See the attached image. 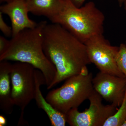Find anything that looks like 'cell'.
<instances>
[{"label": "cell", "instance_id": "cell-1", "mask_svg": "<svg viewBox=\"0 0 126 126\" xmlns=\"http://www.w3.org/2000/svg\"><path fill=\"white\" fill-rule=\"evenodd\" d=\"M43 35L44 52L56 71L54 79L47 89L79 74L83 68L91 63L85 44L61 25L47 23L43 30Z\"/></svg>", "mask_w": 126, "mask_h": 126}, {"label": "cell", "instance_id": "cell-2", "mask_svg": "<svg viewBox=\"0 0 126 126\" xmlns=\"http://www.w3.org/2000/svg\"><path fill=\"white\" fill-rule=\"evenodd\" d=\"M47 24L46 21H41L34 28L25 29L12 37L8 49L0 55V61H15L32 65L44 75L47 89L56 71L43 49V30Z\"/></svg>", "mask_w": 126, "mask_h": 126}, {"label": "cell", "instance_id": "cell-3", "mask_svg": "<svg viewBox=\"0 0 126 126\" xmlns=\"http://www.w3.org/2000/svg\"><path fill=\"white\" fill-rule=\"evenodd\" d=\"M50 20L61 25L84 43L93 36L103 34L105 16L93 1L78 7L70 0H65L62 10Z\"/></svg>", "mask_w": 126, "mask_h": 126}, {"label": "cell", "instance_id": "cell-4", "mask_svg": "<svg viewBox=\"0 0 126 126\" xmlns=\"http://www.w3.org/2000/svg\"><path fill=\"white\" fill-rule=\"evenodd\" d=\"M93 78L92 72L70 77L60 87L49 92L46 99L56 110L65 114L88 99L94 90Z\"/></svg>", "mask_w": 126, "mask_h": 126}, {"label": "cell", "instance_id": "cell-5", "mask_svg": "<svg viewBox=\"0 0 126 126\" xmlns=\"http://www.w3.org/2000/svg\"><path fill=\"white\" fill-rule=\"evenodd\" d=\"M35 69L26 63L16 62L12 64L10 77L12 101L21 110L19 125L24 124L25 109L34 98Z\"/></svg>", "mask_w": 126, "mask_h": 126}, {"label": "cell", "instance_id": "cell-6", "mask_svg": "<svg viewBox=\"0 0 126 126\" xmlns=\"http://www.w3.org/2000/svg\"><path fill=\"white\" fill-rule=\"evenodd\" d=\"M102 98L94 89L88 99L90 102L89 108L82 112L78 108L70 109L65 114L67 123L71 126H103L118 108L112 104L104 105Z\"/></svg>", "mask_w": 126, "mask_h": 126}, {"label": "cell", "instance_id": "cell-7", "mask_svg": "<svg viewBox=\"0 0 126 126\" xmlns=\"http://www.w3.org/2000/svg\"><path fill=\"white\" fill-rule=\"evenodd\" d=\"M84 44L90 62L95 65L99 72L126 78L118 68L116 62L119 47L112 45L103 34L93 36Z\"/></svg>", "mask_w": 126, "mask_h": 126}, {"label": "cell", "instance_id": "cell-8", "mask_svg": "<svg viewBox=\"0 0 126 126\" xmlns=\"http://www.w3.org/2000/svg\"><path fill=\"white\" fill-rule=\"evenodd\" d=\"M94 89L102 98L117 107L121 106L126 90V78L99 72L93 79Z\"/></svg>", "mask_w": 126, "mask_h": 126}, {"label": "cell", "instance_id": "cell-9", "mask_svg": "<svg viewBox=\"0 0 126 126\" xmlns=\"http://www.w3.org/2000/svg\"><path fill=\"white\" fill-rule=\"evenodd\" d=\"M0 12L9 16L11 21L12 36L26 29L33 28L38 23L30 19L26 0H16L1 6Z\"/></svg>", "mask_w": 126, "mask_h": 126}, {"label": "cell", "instance_id": "cell-10", "mask_svg": "<svg viewBox=\"0 0 126 126\" xmlns=\"http://www.w3.org/2000/svg\"><path fill=\"white\" fill-rule=\"evenodd\" d=\"M35 90L34 99L39 108L44 110L48 116L52 126H65L66 125L65 114L55 109L45 98L40 90V87L46 85L45 78L38 69L35 70Z\"/></svg>", "mask_w": 126, "mask_h": 126}, {"label": "cell", "instance_id": "cell-11", "mask_svg": "<svg viewBox=\"0 0 126 126\" xmlns=\"http://www.w3.org/2000/svg\"><path fill=\"white\" fill-rule=\"evenodd\" d=\"M12 64L9 61H0V108L7 115L12 113L15 106L12 97Z\"/></svg>", "mask_w": 126, "mask_h": 126}, {"label": "cell", "instance_id": "cell-12", "mask_svg": "<svg viewBox=\"0 0 126 126\" xmlns=\"http://www.w3.org/2000/svg\"><path fill=\"white\" fill-rule=\"evenodd\" d=\"M26 1L29 12L35 15L45 16L50 20L62 10L65 0H29Z\"/></svg>", "mask_w": 126, "mask_h": 126}, {"label": "cell", "instance_id": "cell-13", "mask_svg": "<svg viewBox=\"0 0 126 126\" xmlns=\"http://www.w3.org/2000/svg\"><path fill=\"white\" fill-rule=\"evenodd\" d=\"M126 120V90L124 99L115 114L106 120L103 126H122Z\"/></svg>", "mask_w": 126, "mask_h": 126}, {"label": "cell", "instance_id": "cell-14", "mask_svg": "<svg viewBox=\"0 0 126 126\" xmlns=\"http://www.w3.org/2000/svg\"><path fill=\"white\" fill-rule=\"evenodd\" d=\"M116 62L119 70L126 78V45L125 43H122L116 57Z\"/></svg>", "mask_w": 126, "mask_h": 126}, {"label": "cell", "instance_id": "cell-15", "mask_svg": "<svg viewBox=\"0 0 126 126\" xmlns=\"http://www.w3.org/2000/svg\"><path fill=\"white\" fill-rule=\"evenodd\" d=\"M0 30L5 36H12V29L5 22L2 16V14L0 12Z\"/></svg>", "mask_w": 126, "mask_h": 126}, {"label": "cell", "instance_id": "cell-16", "mask_svg": "<svg viewBox=\"0 0 126 126\" xmlns=\"http://www.w3.org/2000/svg\"><path fill=\"white\" fill-rule=\"evenodd\" d=\"M10 44V40H8L4 36H0V55L6 51Z\"/></svg>", "mask_w": 126, "mask_h": 126}, {"label": "cell", "instance_id": "cell-17", "mask_svg": "<svg viewBox=\"0 0 126 126\" xmlns=\"http://www.w3.org/2000/svg\"><path fill=\"white\" fill-rule=\"evenodd\" d=\"M86 0H70V1L78 7H81Z\"/></svg>", "mask_w": 126, "mask_h": 126}, {"label": "cell", "instance_id": "cell-18", "mask_svg": "<svg viewBox=\"0 0 126 126\" xmlns=\"http://www.w3.org/2000/svg\"><path fill=\"white\" fill-rule=\"evenodd\" d=\"M6 123L7 120L2 115H0V126H5L6 125Z\"/></svg>", "mask_w": 126, "mask_h": 126}, {"label": "cell", "instance_id": "cell-19", "mask_svg": "<svg viewBox=\"0 0 126 126\" xmlns=\"http://www.w3.org/2000/svg\"><path fill=\"white\" fill-rule=\"evenodd\" d=\"M117 1L119 6L121 7L122 5L123 4L124 0H117Z\"/></svg>", "mask_w": 126, "mask_h": 126}, {"label": "cell", "instance_id": "cell-20", "mask_svg": "<svg viewBox=\"0 0 126 126\" xmlns=\"http://www.w3.org/2000/svg\"><path fill=\"white\" fill-rule=\"evenodd\" d=\"M15 0H0L1 1H4V2H7V3L12 2V1Z\"/></svg>", "mask_w": 126, "mask_h": 126}, {"label": "cell", "instance_id": "cell-21", "mask_svg": "<svg viewBox=\"0 0 126 126\" xmlns=\"http://www.w3.org/2000/svg\"><path fill=\"white\" fill-rule=\"evenodd\" d=\"M123 4L124 5V9L126 12V0H124Z\"/></svg>", "mask_w": 126, "mask_h": 126}, {"label": "cell", "instance_id": "cell-22", "mask_svg": "<svg viewBox=\"0 0 126 126\" xmlns=\"http://www.w3.org/2000/svg\"><path fill=\"white\" fill-rule=\"evenodd\" d=\"M122 126H126V120L124 122V123H123Z\"/></svg>", "mask_w": 126, "mask_h": 126}, {"label": "cell", "instance_id": "cell-23", "mask_svg": "<svg viewBox=\"0 0 126 126\" xmlns=\"http://www.w3.org/2000/svg\"><path fill=\"white\" fill-rule=\"evenodd\" d=\"M125 44H126V41H125Z\"/></svg>", "mask_w": 126, "mask_h": 126}, {"label": "cell", "instance_id": "cell-24", "mask_svg": "<svg viewBox=\"0 0 126 126\" xmlns=\"http://www.w3.org/2000/svg\"></svg>", "mask_w": 126, "mask_h": 126}]
</instances>
